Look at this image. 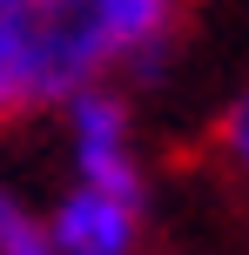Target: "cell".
<instances>
[{
    "instance_id": "1",
    "label": "cell",
    "mask_w": 249,
    "mask_h": 255,
    "mask_svg": "<svg viewBox=\"0 0 249 255\" xmlns=\"http://www.w3.org/2000/svg\"><path fill=\"white\" fill-rule=\"evenodd\" d=\"M27 101L67 108L108 74H155L169 61L182 0H0Z\"/></svg>"
},
{
    "instance_id": "2",
    "label": "cell",
    "mask_w": 249,
    "mask_h": 255,
    "mask_svg": "<svg viewBox=\"0 0 249 255\" xmlns=\"http://www.w3.org/2000/svg\"><path fill=\"white\" fill-rule=\"evenodd\" d=\"M67 121V161H74L81 188H101L115 202H148V175H142V148H135V115L115 88H81L61 108Z\"/></svg>"
},
{
    "instance_id": "3",
    "label": "cell",
    "mask_w": 249,
    "mask_h": 255,
    "mask_svg": "<svg viewBox=\"0 0 249 255\" xmlns=\"http://www.w3.org/2000/svg\"><path fill=\"white\" fill-rule=\"evenodd\" d=\"M54 249L61 255H135L142 249V208L135 202H115L101 188H61L54 208H40Z\"/></svg>"
},
{
    "instance_id": "4",
    "label": "cell",
    "mask_w": 249,
    "mask_h": 255,
    "mask_svg": "<svg viewBox=\"0 0 249 255\" xmlns=\"http://www.w3.org/2000/svg\"><path fill=\"white\" fill-rule=\"evenodd\" d=\"M0 255H61L40 222V208L27 202L13 181H0Z\"/></svg>"
},
{
    "instance_id": "5",
    "label": "cell",
    "mask_w": 249,
    "mask_h": 255,
    "mask_svg": "<svg viewBox=\"0 0 249 255\" xmlns=\"http://www.w3.org/2000/svg\"><path fill=\"white\" fill-rule=\"evenodd\" d=\"M216 141H223V154H229V168L249 181V88L236 94V101L223 108V121H216Z\"/></svg>"
},
{
    "instance_id": "6",
    "label": "cell",
    "mask_w": 249,
    "mask_h": 255,
    "mask_svg": "<svg viewBox=\"0 0 249 255\" xmlns=\"http://www.w3.org/2000/svg\"><path fill=\"white\" fill-rule=\"evenodd\" d=\"M34 115V101H27V81H20V61H13V40H7V20H0V128Z\"/></svg>"
}]
</instances>
